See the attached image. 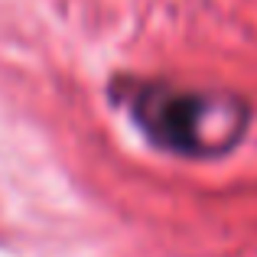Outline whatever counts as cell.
<instances>
[{"label":"cell","mask_w":257,"mask_h":257,"mask_svg":"<svg viewBox=\"0 0 257 257\" xmlns=\"http://www.w3.org/2000/svg\"><path fill=\"white\" fill-rule=\"evenodd\" d=\"M134 117L153 144L173 153H202L205 117L212 114V98L199 91H182L170 85H140L131 98Z\"/></svg>","instance_id":"cell-1"}]
</instances>
